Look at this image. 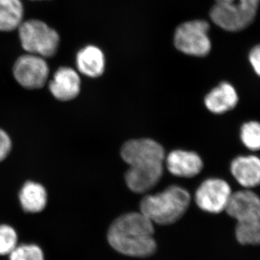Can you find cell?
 <instances>
[{
	"mask_svg": "<svg viewBox=\"0 0 260 260\" xmlns=\"http://www.w3.org/2000/svg\"><path fill=\"white\" fill-rule=\"evenodd\" d=\"M153 223L141 212L121 215L109 228L108 241L118 252L135 257L153 254L156 249Z\"/></svg>",
	"mask_w": 260,
	"mask_h": 260,
	"instance_id": "cell-1",
	"label": "cell"
},
{
	"mask_svg": "<svg viewBox=\"0 0 260 260\" xmlns=\"http://www.w3.org/2000/svg\"><path fill=\"white\" fill-rule=\"evenodd\" d=\"M190 194L184 188L173 185L157 194L147 195L140 203V212L158 225H170L185 214Z\"/></svg>",
	"mask_w": 260,
	"mask_h": 260,
	"instance_id": "cell-2",
	"label": "cell"
},
{
	"mask_svg": "<svg viewBox=\"0 0 260 260\" xmlns=\"http://www.w3.org/2000/svg\"><path fill=\"white\" fill-rule=\"evenodd\" d=\"M260 0H215L210 11L212 21L229 32L247 28L255 18Z\"/></svg>",
	"mask_w": 260,
	"mask_h": 260,
	"instance_id": "cell-3",
	"label": "cell"
},
{
	"mask_svg": "<svg viewBox=\"0 0 260 260\" xmlns=\"http://www.w3.org/2000/svg\"><path fill=\"white\" fill-rule=\"evenodd\" d=\"M18 32L22 47L29 54L48 58L57 52L59 34L42 20L32 19L23 22Z\"/></svg>",
	"mask_w": 260,
	"mask_h": 260,
	"instance_id": "cell-4",
	"label": "cell"
},
{
	"mask_svg": "<svg viewBox=\"0 0 260 260\" xmlns=\"http://www.w3.org/2000/svg\"><path fill=\"white\" fill-rule=\"evenodd\" d=\"M210 25L204 20H193L179 25L174 32L176 48L187 55L205 56L211 50L208 31Z\"/></svg>",
	"mask_w": 260,
	"mask_h": 260,
	"instance_id": "cell-5",
	"label": "cell"
},
{
	"mask_svg": "<svg viewBox=\"0 0 260 260\" xmlns=\"http://www.w3.org/2000/svg\"><path fill=\"white\" fill-rule=\"evenodd\" d=\"M13 72L15 80L20 86L28 90H37L47 83L49 68L45 58L28 53L18 58Z\"/></svg>",
	"mask_w": 260,
	"mask_h": 260,
	"instance_id": "cell-6",
	"label": "cell"
},
{
	"mask_svg": "<svg viewBox=\"0 0 260 260\" xmlns=\"http://www.w3.org/2000/svg\"><path fill=\"white\" fill-rule=\"evenodd\" d=\"M232 193L227 181L211 178L203 181L197 189L195 203L203 211L220 213L225 210Z\"/></svg>",
	"mask_w": 260,
	"mask_h": 260,
	"instance_id": "cell-7",
	"label": "cell"
},
{
	"mask_svg": "<svg viewBox=\"0 0 260 260\" xmlns=\"http://www.w3.org/2000/svg\"><path fill=\"white\" fill-rule=\"evenodd\" d=\"M121 156L129 167L164 164L166 158L162 145L148 138L126 142L121 147Z\"/></svg>",
	"mask_w": 260,
	"mask_h": 260,
	"instance_id": "cell-8",
	"label": "cell"
},
{
	"mask_svg": "<svg viewBox=\"0 0 260 260\" xmlns=\"http://www.w3.org/2000/svg\"><path fill=\"white\" fill-rule=\"evenodd\" d=\"M225 211L237 222H260V198L251 189L233 192Z\"/></svg>",
	"mask_w": 260,
	"mask_h": 260,
	"instance_id": "cell-9",
	"label": "cell"
},
{
	"mask_svg": "<svg viewBox=\"0 0 260 260\" xmlns=\"http://www.w3.org/2000/svg\"><path fill=\"white\" fill-rule=\"evenodd\" d=\"M49 89L52 96L59 102H70L76 99L81 90L79 73L70 67H61L53 75Z\"/></svg>",
	"mask_w": 260,
	"mask_h": 260,
	"instance_id": "cell-10",
	"label": "cell"
},
{
	"mask_svg": "<svg viewBox=\"0 0 260 260\" xmlns=\"http://www.w3.org/2000/svg\"><path fill=\"white\" fill-rule=\"evenodd\" d=\"M164 173V164L129 167L125 174L126 185L130 190L144 193L150 190L160 180Z\"/></svg>",
	"mask_w": 260,
	"mask_h": 260,
	"instance_id": "cell-11",
	"label": "cell"
},
{
	"mask_svg": "<svg viewBox=\"0 0 260 260\" xmlns=\"http://www.w3.org/2000/svg\"><path fill=\"white\" fill-rule=\"evenodd\" d=\"M168 170L173 175L191 178L203 169V161L198 153L184 150H173L166 159Z\"/></svg>",
	"mask_w": 260,
	"mask_h": 260,
	"instance_id": "cell-12",
	"label": "cell"
},
{
	"mask_svg": "<svg viewBox=\"0 0 260 260\" xmlns=\"http://www.w3.org/2000/svg\"><path fill=\"white\" fill-rule=\"evenodd\" d=\"M231 172L244 189L260 185V158L254 155H240L232 160Z\"/></svg>",
	"mask_w": 260,
	"mask_h": 260,
	"instance_id": "cell-13",
	"label": "cell"
},
{
	"mask_svg": "<svg viewBox=\"0 0 260 260\" xmlns=\"http://www.w3.org/2000/svg\"><path fill=\"white\" fill-rule=\"evenodd\" d=\"M239 95L232 84L223 82L205 98V105L210 112L222 114L237 107Z\"/></svg>",
	"mask_w": 260,
	"mask_h": 260,
	"instance_id": "cell-14",
	"label": "cell"
},
{
	"mask_svg": "<svg viewBox=\"0 0 260 260\" xmlns=\"http://www.w3.org/2000/svg\"><path fill=\"white\" fill-rule=\"evenodd\" d=\"M76 65L78 72L85 76L99 78L105 71V55L96 46H86L77 54Z\"/></svg>",
	"mask_w": 260,
	"mask_h": 260,
	"instance_id": "cell-15",
	"label": "cell"
},
{
	"mask_svg": "<svg viewBox=\"0 0 260 260\" xmlns=\"http://www.w3.org/2000/svg\"><path fill=\"white\" fill-rule=\"evenodd\" d=\"M19 200L22 208L27 213H40L47 205V189L37 181H26L19 192Z\"/></svg>",
	"mask_w": 260,
	"mask_h": 260,
	"instance_id": "cell-16",
	"label": "cell"
},
{
	"mask_svg": "<svg viewBox=\"0 0 260 260\" xmlns=\"http://www.w3.org/2000/svg\"><path fill=\"white\" fill-rule=\"evenodd\" d=\"M24 8L20 0H0V31H13L23 23Z\"/></svg>",
	"mask_w": 260,
	"mask_h": 260,
	"instance_id": "cell-17",
	"label": "cell"
},
{
	"mask_svg": "<svg viewBox=\"0 0 260 260\" xmlns=\"http://www.w3.org/2000/svg\"><path fill=\"white\" fill-rule=\"evenodd\" d=\"M235 234L243 245H259L260 222H237Z\"/></svg>",
	"mask_w": 260,
	"mask_h": 260,
	"instance_id": "cell-18",
	"label": "cell"
},
{
	"mask_svg": "<svg viewBox=\"0 0 260 260\" xmlns=\"http://www.w3.org/2000/svg\"><path fill=\"white\" fill-rule=\"evenodd\" d=\"M243 145L251 151L260 150V122L250 121L244 123L240 130Z\"/></svg>",
	"mask_w": 260,
	"mask_h": 260,
	"instance_id": "cell-19",
	"label": "cell"
},
{
	"mask_svg": "<svg viewBox=\"0 0 260 260\" xmlns=\"http://www.w3.org/2000/svg\"><path fill=\"white\" fill-rule=\"evenodd\" d=\"M9 256L10 260H44L42 249L35 244L17 246Z\"/></svg>",
	"mask_w": 260,
	"mask_h": 260,
	"instance_id": "cell-20",
	"label": "cell"
},
{
	"mask_svg": "<svg viewBox=\"0 0 260 260\" xmlns=\"http://www.w3.org/2000/svg\"><path fill=\"white\" fill-rule=\"evenodd\" d=\"M18 246V235L13 227L0 225V255H9Z\"/></svg>",
	"mask_w": 260,
	"mask_h": 260,
	"instance_id": "cell-21",
	"label": "cell"
},
{
	"mask_svg": "<svg viewBox=\"0 0 260 260\" xmlns=\"http://www.w3.org/2000/svg\"><path fill=\"white\" fill-rule=\"evenodd\" d=\"M13 148L11 138L5 130L0 128V162L8 158Z\"/></svg>",
	"mask_w": 260,
	"mask_h": 260,
	"instance_id": "cell-22",
	"label": "cell"
},
{
	"mask_svg": "<svg viewBox=\"0 0 260 260\" xmlns=\"http://www.w3.org/2000/svg\"><path fill=\"white\" fill-rule=\"evenodd\" d=\"M249 61L256 74L260 77V44L255 46L249 53Z\"/></svg>",
	"mask_w": 260,
	"mask_h": 260,
	"instance_id": "cell-23",
	"label": "cell"
}]
</instances>
